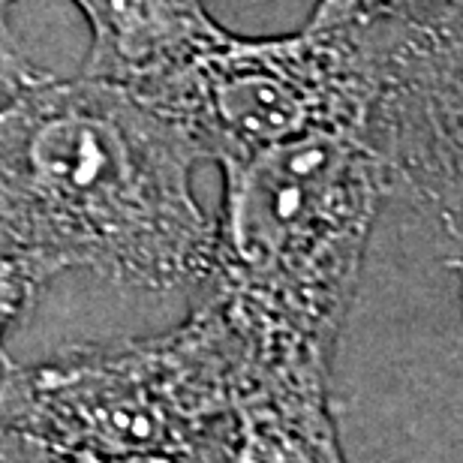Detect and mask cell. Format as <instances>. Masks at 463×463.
I'll return each mask as SVG.
<instances>
[{"label":"cell","mask_w":463,"mask_h":463,"mask_svg":"<svg viewBox=\"0 0 463 463\" xmlns=\"http://www.w3.org/2000/svg\"><path fill=\"white\" fill-rule=\"evenodd\" d=\"M187 133L136 90L52 72L0 106V247L154 295L211 283L217 223Z\"/></svg>","instance_id":"cell-1"},{"label":"cell","mask_w":463,"mask_h":463,"mask_svg":"<svg viewBox=\"0 0 463 463\" xmlns=\"http://www.w3.org/2000/svg\"><path fill=\"white\" fill-rule=\"evenodd\" d=\"M220 172L208 295L271 344L331 364L388 196L364 129H317Z\"/></svg>","instance_id":"cell-2"},{"label":"cell","mask_w":463,"mask_h":463,"mask_svg":"<svg viewBox=\"0 0 463 463\" xmlns=\"http://www.w3.org/2000/svg\"><path fill=\"white\" fill-rule=\"evenodd\" d=\"M383 31L289 36L232 33L154 85L136 90L175 120L202 163H235L317 129H364L376 90Z\"/></svg>","instance_id":"cell-3"},{"label":"cell","mask_w":463,"mask_h":463,"mask_svg":"<svg viewBox=\"0 0 463 463\" xmlns=\"http://www.w3.org/2000/svg\"><path fill=\"white\" fill-rule=\"evenodd\" d=\"M379 31L367 145L379 156L388 196L428 211L463 271V0H439Z\"/></svg>","instance_id":"cell-4"},{"label":"cell","mask_w":463,"mask_h":463,"mask_svg":"<svg viewBox=\"0 0 463 463\" xmlns=\"http://www.w3.org/2000/svg\"><path fill=\"white\" fill-rule=\"evenodd\" d=\"M90 27L79 76L142 90L229 40L202 0H70Z\"/></svg>","instance_id":"cell-5"},{"label":"cell","mask_w":463,"mask_h":463,"mask_svg":"<svg viewBox=\"0 0 463 463\" xmlns=\"http://www.w3.org/2000/svg\"><path fill=\"white\" fill-rule=\"evenodd\" d=\"M238 410L241 430L232 463H346L328 385L256 394Z\"/></svg>","instance_id":"cell-6"},{"label":"cell","mask_w":463,"mask_h":463,"mask_svg":"<svg viewBox=\"0 0 463 463\" xmlns=\"http://www.w3.org/2000/svg\"><path fill=\"white\" fill-rule=\"evenodd\" d=\"M439 0H317L304 27L313 31H373L403 24L428 13Z\"/></svg>","instance_id":"cell-7"},{"label":"cell","mask_w":463,"mask_h":463,"mask_svg":"<svg viewBox=\"0 0 463 463\" xmlns=\"http://www.w3.org/2000/svg\"><path fill=\"white\" fill-rule=\"evenodd\" d=\"M13 4L15 0H0V106L13 103L18 94H24L27 88H33L36 81L49 76L24 58L22 45L13 33V24H9V6Z\"/></svg>","instance_id":"cell-8"},{"label":"cell","mask_w":463,"mask_h":463,"mask_svg":"<svg viewBox=\"0 0 463 463\" xmlns=\"http://www.w3.org/2000/svg\"><path fill=\"white\" fill-rule=\"evenodd\" d=\"M458 277H460V304H463V271H458Z\"/></svg>","instance_id":"cell-9"}]
</instances>
